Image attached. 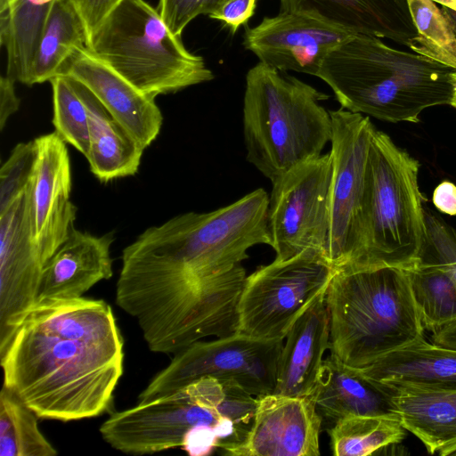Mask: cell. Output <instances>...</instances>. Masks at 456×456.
Wrapping results in <instances>:
<instances>
[{
  "label": "cell",
  "instance_id": "obj_1",
  "mask_svg": "<svg viewBox=\"0 0 456 456\" xmlns=\"http://www.w3.org/2000/svg\"><path fill=\"white\" fill-rule=\"evenodd\" d=\"M268 205L258 188L218 209L151 226L123 249L116 304L151 352L175 354L236 332L248 276L241 263L250 248L271 244Z\"/></svg>",
  "mask_w": 456,
  "mask_h": 456
},
{
  "label": "cell",
  "instance_id": "obj_2",
  "mask_svg": "<svg viewBox=\"0 0 456 456\" xmlns=\"http://www.w3.org/2000/svg\"><path fill=\"white\" fill-rule=\"evenodd\" d=\"M124 355L116 317L102 299H37L0 333L3 386L44 419L107 411Z\"/></svg>",
  "mask_w": 456,
  "mask_h": 456
},
{
  "label": "cell",
  "instance_id": "obj_3",
  "mask_svg": "<svg viewBox=\"0 0 456 456\" xmlns=\"http://www.w3.org/2000/svg\"><path fill=\"white\" fill-rule=\"evenodd\" d=\"M256 396L236 382L205 377L112 413L100 426L113 449L134 455L181 447L191 456L225 453L253 422Z\"/></svg>",
  "mask_w": 456,
  "mask_h": 456
},
{
  "label": "cell",
  "instance_id": "obj_4",
  "mask_svg": "<svg viewBox=\"0 0 456 456\" xmlns=\"http://www.w3.org/2000/svg\"><path fill=\"white\" fill-rule=\"evenodd\" d=\"M316 77L342 109L392 123H415L428 108L452 106L456 88L455 69L364 34L334 47Z\"/></svg>",
  "mask_w": 456,
  "mask_h": 456
},
{
  "label": "cell",
  "instance_id": "obj_5",
  "mask_svg": "<svg viewBox=\"0 0 456 456\" xmlns=\"http://www.w3.org/2000/svg\"><path fill=\"white\" fill-rule=\"evenodd\" d=\"M419 169L417 159L375 129L362 203L341 269L417 265L427 239Z\"/></svg>",
  "mask_w": 456,
  "mask_h": 456
},
{
  "label": "cell",
  "instance_id": "obj_6",
  "mask_svg": "<svg viewBox=\"0 0 456 456\" xmlns=\"http://www.w3.org/2000/svg\"><path fill=\"white\" fill-rule=\"evenodd\" d=\"M325 300L330 354L349 367H366L424 338L407 269L337 270Z\"/></svg>",
  "mask_w": 456,
  "mask_h": 456
},
{
  "label": "cell",
  "instance_id": "obj_7",
  "mask_svg": "<svg viewBox=\"0 0 456 456\" xmlns=\"http://www.w3.org/2000/svg\"><path fill=\"white\" fill-rule=\"evenodd\" d=\"M312 86L258 62L246 75L243 137L246 159L271 182L322 155L331 117Z\"/></svg>",
  "mask_w": 456,
  "mask_h": 456
},
{
  "label": "cell",
  "instance_id": "obj_8",
  "mask_svg": "<svg viewBox=\"0 0 456 456\" xmlns=\"http://www.w3.org/2000/svg\"><path fill=\"white\" fill-rule=\"evenodd\" d=\"M87 48L143 94L156 98L208 82L213 72L190 53L144 0H123Z\"/></svg>",
  "mask_w": 456,
  "mask_h": 456
},
{
  "label": "cell",
  "instance_id": "obj_9",
  "mask_svg": "<svg viewBox=\"0 0 456 456\" xmlns=\"http://www.w3.org/2000/svg\"><path fill=\"white\" fill-rule=\"evenodd\" d=\"M336 271L310 251L259 266L247 276L238 304L236 332L284 341L296 321L326 292Z\"/></svg>",
  "mask_w": 456,
  "mask_h": 456
},
{
  "label": "cell",
  "instance_id": "obj_10",
  "mask_svg": "<svg viewBox=\"0 0 456 456\" xmlns=\"http://www.w3.org/2000/svg\"><path fill=\"white\" fill-rule=\"evenodd\" d=\"M331 180L332 159L328 152L272 182L268 230L275 259L310 251L330 263Z\"/></svg>",
  "mask_w": 456,
  "mask_h": 456
},
{
  "label": "cell",
  "instance_id": "obj_11",
  "mask_svg": "<svg viewBox=\"0 0 456 456\" xmlns=\"http://www.w3.org/2000/svg\"><path fill=\"white\" fill-rule=\"evenodd\" d=\"M282 340H263L237 332L196 341L174 354L140 393L142 403L211 377L232 380L254 396L273 394Z\"/></svg>",
  "mask_w": 456,
  "mask_h": 456
},
{
  "label": "cell",
  "instance_id": "obj_12",
  "mask_svg": "<svg viewBox=\"0 0 456 456\" xmlns=\"http://www.w3.org/2000/svg\"><path fill=\"white\" fill-rule=\"evenodd\" d=\"M36 159L24 191L25 218L32 244L46 265L68 239L77 216L70 201V158L54 131L34 139Z\"/></svg>",
  "mask_w": 456,
  "mask_h": 456
},
{
  "label": "cell",
  "instance_id": "obj_13",
  "mask_svg": "<svg viewBox=\"0 0 456 456\" xmlns=\"http://www.w3.org/2000/svg\"><path fill=\"white\" fill-rule=\"evenodd\" d=\"M332 180L330 263L344 267L351 232L358 218L375 126L369 117L342 108L330 110Z\"/></svg>",
  "mask_w": 456,
  "mask_h": 456
},
{
  "label": "cell",
  "instance_id": "obj_14",
  "mask_svg": "<svg viewBox=\"0 0 456 456\" xmlns=\"http://www.w3.org/2000/svg\"><path fill=\"white\" fill-rule=\"evenodd\" d=\"M353 34L305 13L281 12L248 28L243 45L279 71L316 77L326 55Z\"/></svg>",
  "mask_w": 456,
  "mask_h": 456
},
{
  "label": "cell",
  "instance_id": "obj_15",
  "mask_svg": "<svg viewBox=\"0 0 456 456\" xmlns=\"http://www.w3.org/2000/svg\"><path fill=\"white\" fill-rule=\"evenodd\" d=\"M245 439L224 454L232 456H318L322 418L310 395L256 396Z\"/></svg>",
  "mask_w": 456,
  "mask_h": 456
},
{
  "label": "cell",
  "instance_id": "obj_16",
  "mask_svg": "<svg viewBox=\"0 0 456 456\" xmlns=\"http://www.w3.org/2000/svg\"><path fill=\"white\" fill-rule=\"evenodd\" d=\"M58 75L85 85L144 149L158 137L163 116L155 98L137 89L86 46L76 48Z\"/></svg>",
  "mask_w": 456,
  "mask_h": 456
},
{
  "label": "cell",
  "instance_id": "obj_17",
  "mask_svg": "<svg viewBox=\"0 0 456 456\" xmlns=\"http://www.w3.org/2000/svg\"><path fill=\"white\" fill-rule=\"evenodd\" d=\"M45 267L30 240L23 192L0 213V333L37 301Z\"/></svg>",
  "mask_w": 456,
  "mask_h": 456
},
{
  "label": "cell",
  "instance_id": "obj_18",
  "mask_svg": "<svg viewBox=\"0 0 456 456\" xmlns=\"http://www.w3.org/2000/svg\"><path fill=\"white\" fill-rule=\"evenodd\" d=\"M281 12H302L355 34L410 47L418 30L408 0H280Z\"/></svg>",
  "mask_w": 456,
  "mask_h": 456
},
{
  "label": "cell",
  "instance_id": "obj_19",
  "mask_svg": "<svg viewBox=\"0 0 456 456\" xmlns=\"http://www.w3.org/2000/svg\"><path fill=\"white\" fill-rule=\"evenodd\" d=\"M114 240L113 232L96 236L74 227L46 264L37 300L80 297L98 282L110 279Z\"/></svg>",
  "mask_w": 456,
  "mask_h": 456
},
{
  "label": "cell",
  "instance_id": "obj_20",
  "mask_svg": "<svg viewBox=\"0 0 456 456\" xmlns=\"http://www.w3.org/2000/svg\"><path fill=\"white\" fill-rule=\"evenodd\" d=\"M327 291V290H326ZM326 292L296 321L283 341L273 394L306 396L312 393L323 355L330 348Z\"/></svg>",
  "mask_w": 456,
  "mask_h": 456
},
{
  "label": "cell",
  "instance_id": "obj_21",
  "mask_svg": "<svg viewBox=\"0 0 456 456\" xmlns=\"http://www.w3.org/2000/svg\"><path fill=\"white\" fill-rule=\"evenodd\" d=\"M310 396L322 420L332 424L347 416L399 418L385 387L330 354L322 362Z\"/></svg>",
  "mask_w": 456,
  "mask_h": 456
},
{
  "label": "cell",
  "instance_id": "obj_22",
  "mask_svg": "<svg viewBox=\"0 0 456 456\" xmlns=\"http://www.w3.org/2000/svg\"><path fill=\"white\" fill-rule=\"evenodd\" d=\"M379 385L389 393L403 428L429 453L456 456V390Z\"/></svg>",
  "mask_w": 456,
  "mask_h": 456
},
{
  "label": "cell",
  "instance_id": "obj_23",
  "mask_svg": "<svg viewBox=\"0 0 456 456\" xmlns=\"http://www.w3.org/2000/svg\"><path fill=\"white\" fill-rule=\"evenodd\" d=\"M379 384L456 390V351L421 338L357 369Z\"/></svg>",
  "mask_w": 456,
  "mask_h": 456
},
{
  "label": "cell",
  "instance_id": "obj_24",
  "mask_svg": "<svg viewBox=\"0 0 456 456\" xmlns=\"http://www.w3.org/2000/svg\"><path fill=\"white\" fill-rule=\"evenodd\" d=\"M69 77L87 110L90 145L86 159L91 172L104 183L135 175L144 148L85 85Z\"/></svg>",
  "mask_w": 456,
  "mask_h": 456
},
{
  "label": "cell",
  "instance_id": "obj_25",
  "mask_svg": "<svg viewBox=\"0 0 456 456\" xmlns=\"http://www.w3.org/2000/svg\"><path fill=\"white\" fill-rule=\"evenodd\" d=\"M54 0H16L0 11V43L6 76L29 86L32 67Z\"/></svg>",
  "mask_w": 456,
  "mask_h": 456
},
{
  "label": "cell",
  "instance_id": "obj_26",
  "mask_svg": "<svg viewBox=\"0 0 456 456\" xmlns=\"http://www.w3.org/2000/svg\"><path fill=\"white\" fill-rule=\"evenodd\" d=\"M87 47V36L70 0H54L32 67L29 86L51 81L77 47Z\"/></svg>",
  "mask_w": 456,
  "mask_h": 456
},
{
  "label": "cell",
  "instance_id": "obj_27",
  "mask_svg": "<svg viewBox=\"0 0 456 456\" xmlns=\"http://www.w3.org/2000/svg\"><path fill=\"white\" fill-rule=\"evenodd\" d=\"M399 418L347 416L328 430L335 456H366L397 444L405 437Z\"/></svg>",
  "mask_w": 456,
  "mask_h": 456
},
{
  "label": "cell",
  "instance_id": "obj_28",
  "mask_svg": "<svg viewBox=\"0 0 456 456\" xmlns=\"http://www.w3.org/2000/svg\"><path fill=\"white\" fill-rule=\"evenodd\" d=\"M39 418L12 390L0 391V456H55L38 427Z\"/></svg>",
  "mask_w": 456,
  "mask_h": 456
},
{
  "label": "cell",
  "instance_id": "obj_29",
  "mask_svg": "<svg viewBox=\"0 0 456 456\" xmlns=\"http://www.w3.org/2000/svg\"><path fill=\"white\" fill-rule=\"evenodd\" d=\"M407 271L424 330L432 331L456 319V286L444 267L422 260Z\"/></svg>",
  "mask_w": 456,
  "mask_h": 456
},
{
  "label": "cell",
  "instance_id": "obj_30",
  "mask_svg": "<svg viewBox=\"0 0 456 456\" xmlns=\"http://www.w3.org/2000/svg\"><path fill=\"white\" fill-rule=\"evenodd\" d=\"M418 30L409 48L456 69V31L433 0H408Z\"/></svg>",
  "mask_w": 456,
  "mask_h": 456
},
{
  "label": "cell",
  "instance_id": "obj_31",
  "mask_svg": "<svg viewBox=\"0 0 456 456\" xmlns=\"http://www.w3.org/2000/svg\"><path fill=\"white\" fill-rule=\"evenodd\" d=\"M50 83L55 132L86 158L90 145L87 110L69 77L58 75Z\"/></svg>",
  "mask_w": 456,
  "mask_h": 456
},
{
  "label": "cell",
  "instance_id": "obj_32",
  "mask_svg": "<svg viewBox=\"0 0 456 456\" xmlns=\"http://www.w3.org/2000/svg\"><path fill=\"white\" fill-rule=\"evenodd\" d=\"M36 159L34 140L18 143L0 169V213L22 194Z\"/></svg>",
  "mask_w": 456,
  "mask_h": 456
},
{
  "label": "cell",
  "instance_id": "obj_33",
  "mask_svg": "<svg viewBox=\"0 0 456 456\" xmlns=\"http://www.w3.org/2000/svg\"><path fill=\"white\" fill-rule=\"evenodd\" d=\"M427 239L419 261L441 265L456 286V232L444 219L425 208Z\"/></svg>",
  "mask_w": 456,
  "mask_h": 456
},
{
  "label": "cell",
  "instance_id": "obj_34",
  "mask_svg": "<svg viewBox=\"0 0 456 456\" xmlns=\"http://www.w3.org/2000/svg\"><path fill=\"white\" fill-rule=\"evenodd\" d=\"M227 0H159L158 11L170 31L181 37L199 15L210 16Z\"/></svg>",
  "mask_w": 456,
  "mask_h": 456
},
{
  "label": "cell",
  "instance_id": "obj_35",
  "mask_svg": "<svg viewBox=\"0 0 456 456\" xmlns=\"http://www.w3.org/2000/svg\"><path fill=\"white\" fill-rule=\"evenodd\" d=\"M84 24L87 44L104 20L123 0H70Z\"/></svg>",
  "mask_w": 456,
  "mask_h": 456
},
{
  "label": "cell",
  "instance_id": "obj_36",
  "mask_svg": "<svg viewBox=\"0 0 456 456\" xmlns=\"http://www.w3.org/2000/svg\"><path fill=\"white\" fill-rule=\"evenodd\" d=\"M256 0H227L209 17L224 23L232 33L254 15Z\"/></svg>",
  "mask_w": 456,
  "mask_h": 456
},
{
  "label": "cell",
  "instance_id": "obj_37",
  "mask_svg": "<svg viewBox=\"0 0 456 456\" xmlns=\"http://www.w3.org/2000/svg\"><path fill=\"white\" fill-rule=\"evenodd\" d=\"M15 81L8 76L0 78V130L3 131L9 118L18 111L20 99L15 92Z\"/></svg>",
  "mask_w": 456,
  "mask_h": 456
},
{
  "label": "cell",
  "instance_id": "obj_38",
  "mask_svg": "<svg viewBox=\"0 0 456 456\" xmlns=\"http://www.w3.org/2000/svg\"><path fill=\"white\" fill-rule=\"evenodd\" d=\"M432 201L439 211L456 216V185L450 181L440 183L433 191Z\"/></svg>",
  "mask_w": 456,
  "mask_h": 456
},
{
  "label": "cell",
  "instance_id": "obj_39",
  "mask_svg": "<svg viewBox=\"0 0 456 456\" xmlns=\"http://www.w3.org/2000/svg\"><path fill=\"white\" fill-rule=\"evenodd\" d=\"M433 344L456 351V319L432 330Z\"/></svg>",
  "mask_w": 456,
  "mask_h": 456
},
{
  "label": "cell",
  "instance_id": "obj_40",
  "mask_svg": "<svg viewBox=\"0 0 456 456\" xmlns=\"http://www.w3.org/2000/svg\"><path fill=\"white\" fill-rule=\"evenodd\" d=\"M16 0H0V11L5 10L8 6H10Z\"/></svg>",
  "mask_w": 456,
  "mask_h": 456
},
{
  "label": "cell",
  "instance_id": "obj_41",
  "mask_svg": "<svg viewBox=\"0 0 456 456\" xmlns=\"http://www.w3.org/2000/svg\"><path fill=\"white\" fill-rule=\"evenodd\" d=\"M452 106L456 109V88H455L454 99H453V102H452Z\"/></svg>",
  "mask_w": 456,
  "mask_h": 456
}]
</instances>
